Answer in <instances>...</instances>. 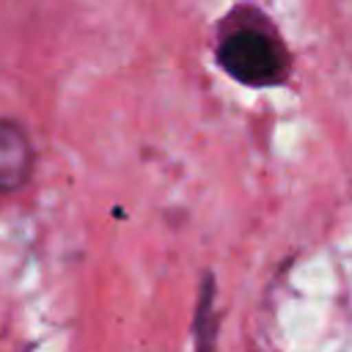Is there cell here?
I'll list each match as a JSON object with an SVG mask.
<instances>
[{
  "instance_id": "6da1fadb",
  "label": "cell",
  "mask_w": 352,
  "mask_h": 352,
  "mask_svg": "<svg viewBox=\"0 0 352 352\" xmlns=\"http://www.w3.org/2000/svg\"><path fill=\"white\" fill-rule=\"evenodd\" d=\"M217 60L228 77L250 88H270L286 80L289 52L267 25H239L223 36Z\"/></svg>"
},
{
  "instance_id": "7a4b0ae2",
  "label": "cell",
  "mask_w": 352,
  "mask_h": 352,
  "mask_svg": "<svg viewBox=\"0 0 352 352\" xmlns=\"http://www.w3.org/2000/svg\"><path fill=\"white\" fill-rule=\"evenodd\" d=\"M30 170L33 148L28 135L16 124L0 118V192L19 190L30 179Z\"/></svg>"
}]
</instances>
